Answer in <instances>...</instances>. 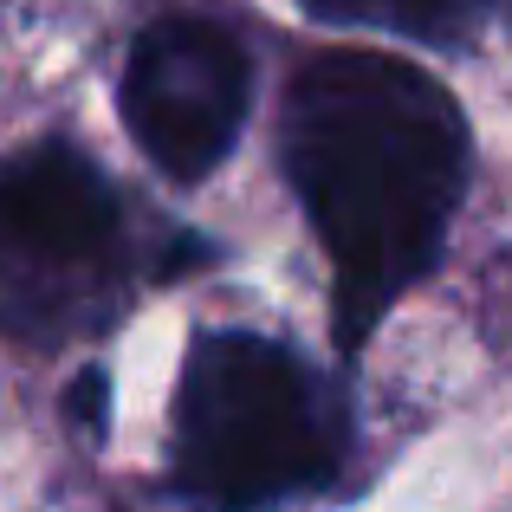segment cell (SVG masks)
<instances>
[{
    "mask_svg": "<svg viewBox=\"0 0 512 512\" xmlns=\"http://www.w3.org/2000/svg\"><path fill=\"white\" fill-rule=\"evenodd\" d=\"M279 169L331 260V338L357 357L448 247L467 195V117L428 65L331 46L286 85Z\"/></svg>",
    "mask_w": 512,
    "mask_h": 512,
    "instance_id": "1",
    "label": "cell"
},
{
    "mask_svg": "<svg viewBox=\"0 0 512 512\" xmlns=\"http://www.w3.org/2000/svg\"><path fill=\"white\" fill-rule=\"evenodd\" d=\"M169 474L208 512H273L338 474L344 428L279 338L201 331L169 409Z\"/></svg>",
    "mask_w": 512,
    "mask_h": 512,
    "instance_id": "2",
    "label": "cell"
},
{
    "mask_svg": "<svg viewBox=\"0 0 512 512\" xmlns=\"http://www.w3.org/2000/svg\"><path fill=\"white\" fill-rule=\"evenodd\" d=\"M124 130L169 182L195 188L234 156L253 111V59L240 39L214 20H169L143 26L117 78Z\"/></svg>",
    "mask_w": 512,
    "mask_h": 512,
    "instance_id": "3",
    "label": "cell"
},
{
    "mask_svg": "<svg viewBox=\"0 0 512 512\" xmlns=\"http://www.w3.org/2000/svg\"><path fill=\"white\" fill-rule=\"evenodd\" d=\"M117 234V195L85 150L26 143L0 163V240L26 260L85 266Z\"/></svg>",
    "mask_w": 512,
    "mask_h": 512,
    "instance_id": "4",
    "label": "cell"
},
{
    "mask_svg": "<svg viewBox=\"0 0 512 512\" xmlns=\"http://www.w3.org/2000/svg\"><path fill=\"white\" fill-rule=\"evenodd\" d=\"M305 13L383 26V33H402L415 46H467L480 20L493 13V0H305Z\"/></svg>",
    "mask_w": 512,
    "mask_h": 512,
    "instance_id": "5",
    "label": "cell"
},
{
    "mask_svg": "<svg viewBox=\"0 0 512 512\" xmlns=\"http://www.w3.org/2000/svg\"><path fill=\"white\" fill-rule=\"evenodd\" d=\"M59 409H65V422H72L85 441H104V415H111V376H104L98 363H91V370H78Z\"/></svg>",
    "mask_w": 512,
    "mask_h": 512,
    "instance_id": "6",
    "label": "cell"
}]
</instances>
